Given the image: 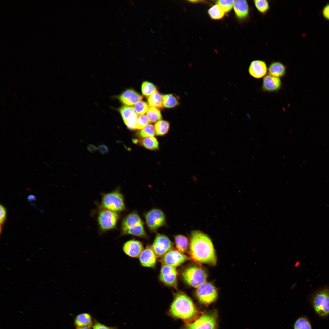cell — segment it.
Wrapping results in <instances>:
<instances>
[{
    "mask_svg": "<svg viewBox=\"0 0 329 329\" xmlns=\"http://www.w3.org/2000/svg\"><path fill=\"white\" fill-rule=\"evenodd\" d=\"M0 233H1L3 225L6 218L7 211L6 208L2 205H0Z\"/></svg>",
    "mask_w": 329,
    "mask_h": 329,
    "instance_id": "8d00e7d4",
    "label": "cell"
},
{
    "mask_svg": "<svg viewBox=\"0 0 329 329\" xmlns=\"http://www.w3.org/2000/svg\"><path fill=\"white\" fill-rule=\"evenodd\" d=\"M208 13L211 19L216 20L222 19L225 15L223 9L217 4L213 5L208 10Z\"/></svg>",
    "mask_w": 329,
    "mask_h": 329,
    "instance_id": "484cf974",
    "label": "cell"
},
{
    "mask_svg": "<svg viewBox=\"0 0 329 329\" xmlns=\"http://www.w3.org/2000/svg\"><path fill=\"white\" fill-rule=\"evenodd\" d=\"M146 224L152 230H155L162 226L165 222L164 213L161 210L154 209L148 212L146 215Z\"/></svg>",
    "mask_w": 329,
    "mask_h": 329,
    "instance_id": "4fadbf2b",
    "label": "cell"
},
{
    "mask_svg": "<svg viewBox=\"0 0 329 329\" xmlns=\"http://www.w3.org/2000/svg\"><path fill=\"white\" fill-rule=\"evenodd\" d=\"M234 1L232 0H219L216 1V3L221 8L225 13H226L229 12L232 9Z\"/></svg>",
    "mask_w": 329,
    "mask_h": 329,
    "instance_id": "e575fe53",
    "label": "cell"
},
{
    "mask_svg": "<svg viewBox=\"0 0 329 329\" xmlns=\"http://www.w3.org/2000/svg\"><path fill=\"white\" fill-rule=\"evenodd\" d=\"M280 78L269 75L265 76L263 80V90L268 92H276L280 90L282 86Z\"/></svg>",
    "mask_w": 329,
    "mask_h": 329,
    "instance_id": "ffe728a7",
    "label": "cell"
},
{
    "mask_svg": "<svg viewBox=\"0 0 329 329\" xmlns=\"http://www.w3.org/2000/svg\"><path fill=\"white\" fill-rule=\"evenodd\" d=\"M76 329H91V327H76Z\"/></svg>",
    "mask_w": 329,
    "mask_h": 329,
    "instance_id": "7bdbcfd3",
    "label": "cell"
},
{
    "mask_svg": "<svg viewBox=\"0 0 329 329\" xmlns=\"http://www.w3.org/2000/svg\"><path fill=\"white\" fill-rule=\"evenodd\" d=\"M184 281L190 286L198 288L206 282L207 274L202 268L192 266L186 269L182 273Z\"/></svg>",
    "mask_w": 329,
    "mask_h": 329,
    "instance_id": "52a82bcc",
    "label": "cell"
},
{
    "mask_svg": "<svg viewBox=\"0 0 329 329\" xmlns=\"http://www.w3.org/2000/svg\"><path fill=\"white\" fill-rule=\"evenodd\" d=\"M100 207L117 212L124 210V197L119 189L102 193Z\"/></svg>",
    "mask_w": 329,
    "mask_h": 329,
    "instance_id": "5b68a950",
    "label": "cell"
},
{
    "mask_svg": "<svg viewBox=\"0 0 329 329\" xmlns=\"http://www.w3.org/2000/svg\"><path fill=\"white\" fill-rule=\"evenodd\" d=\"M87 149L89 151L92 152H94L97 150V148L94 145L92 144L88 145L87 147Z\"/></svg>",
    "mask_w": 329,
    "mask_h": 329,
    "instance_id": "60d3db41",
    "label": "cell"
},
{
    "mask_svg": "<svg viewBox=\"0 0 329 329\" xmlns=\"http://www.w3.org/2000/svg\"><path fill=\"white\" fill-rule=\"evenodd\" d=\"M189 258L177 250L171 249L163 256L160 261L162 264L175 267L178 266Z\"/></svg>",
    "mask_w": 329,
    "mask_h": 329,
    "instance_id": "7c38bea8",
    "label": "cell"
},
{
    "mask_svg": "<svg viewBox=\"0 0 329 329\" xmlns=\"http://www.w3.org/2000/svg\"><path fill=\"white\" fill-rule=\"evenodd\" d=\"M146 116L151 123L157 122L161 120L162 116L160 110L157 108L151 107L147 113Z\"/></svg>",
    "mask_w": 329,
    "mask_h": 329,
    "instance_id": "f546056e",
    "label": "cell"
},
{
    "mask_svg": "<svg viewBox=\"0 0 329 329\" xmlns=\"http://www.w3.org/2000/svg\"><path fill=\"white\" fill-rule=\"evenodd\" d=\"M155 134L154 126L149 124L141 130L138 134L141 138L154 136Z\"/></svg>",
    "mask_w": 329,
    "mask_h": 329,
    "instance_id": "d6a6232c",
    "label": "cell"
},
{
    "mask_svg": "<svg viewBox=\"0 0 329 329\" xmlns=\"http://www.w3.org/2000/svg\"><path fill=\"white\" fill-rule=\"evenodd\" d=\"M177 274L178 273L175 267L162 264L159 278L165 285L177 289Z\"/></svg>",
    "mask_w": 329,
    "mask_h": 329,
    "instance_id": "30bf717a",
    "label": "cell"
},
{
    "mask_svg": "<svg viewBox=\"0 0 329 329\" xmlns=\"http://www.w3.org/2000/svg\"><path fill=\"white\" fill-rule=\"evenodd\" d=\"M233 9L235 16L240 22H244L249 19L251 14V9L247 1H235Z\"/></svg>",
    "mask_w": 329,
    "mask_h": 329,
    "instance_id": "9a60e30c",
    "label": "cell"
},
{
    "mask_svg": "<svg viewBox=\"0 0 329 329\" xmlns=\"http://www.w3.org/2000/svg\"><path fill=\"white\" fill-rule=\"evenodd\" d=\"M133 108L136 113L139 115H143L147 112L149 109L148 104L142 101L135 104Z\"/></svg>",
    "mask_w": 329,
    "mask_h": 329,
    "instance_id": "836d02e7",
    "label": "cell"
},
{
    "mask_svg": "<svg viewBox=\"0 0 329 329\" xmlns=\"http://www.w3.org/2000/svg\"><path fill=\"white\" fill-rule=\"evenodd\" d=\"M118 110L127 128L130 130L136 129L138 115L133 108L122 106L119 108Z\"/></svg>",
    "mask_w": 329,
    "mask_h": 329,
    "instance_id": "5bb4252c",
    "label": "cell"
},
{
    "mask_svg": "<svg viewBox=\"0 0 329 329\" xmlns=\"http://www.w3.org/2000/svg\"><path fill=\"white\" fill-rule=\"evenodd\" d=\"M163 104L166 108H173L180 104L179 99L172 94H165L163 96Z\"/></svg>",
    "mask_w": 329,
    "mask_h": 329,
    "instance_id": "cb8c5ba5",
    "label": "cell"
},
{
    "mask_svg": "<svg viewBox=\"0 0 329 329\" xmlns=\"http://www.w3.org/2000/svg\"><path fill=\"white\" fill-rule=\"evenodd\" d=\"M217 315L215 312L202 314L194 322L186 325L183 329H216Z\"/></svg>",
    "mask_w": 329,
    "mask_h": 329,
    "instance_id": "ba28073f",
    "label": "cell"
},
{
    "mask_svg": "<svg viewBox=\"0 0 329 329\" xmlns=\"http://www.w3.org/2000/svg\"><path fill=\"white\" fill-rule=\"evenodd\" d=\"M286 68L285 65L279 61H273L269 65L268 68L269 75L278 77L285 76Z\"/></svg>",
    "mask_w": 329,
    "mask_h": 329,
    "instance_id": "44dd1931",
    "label": "cell"
},
{
    "mask_svg": "<svg viewBox=\"0 0 329 329\" xmlns=\"http://www.w3.org/2000/svg\"><path fill=\"white\" fill-rule=\"evenodd\" d=\"M310 302L316 314L325 318L329 315V288L316 291L312 295Z\"/></svg>",
    "mask_w": 329,
    "mask_h": 329,
    "instance_id": "277c9868",
    "label": "cell"
},
{
    "mask_svg": "<svg viewBox=\"0 0 329 329\" xmlns=\"http://www.w3.org/2000/svg\"><path fill=\"white\" fill-rule=\"evenodd\" d=\"M157 257L152 246H148L143 250L140 254L139 260L143 266L153 267L156 265Z\"/></svg>",
    "mask_w": 329,
    "mask_h": 329,
    "instance_id": "d6986e66",
    "label": "cell"
},
{
    "mask_svg": "<svg viewBox=\"0 0 329 329\" xmlns=\"http://www.w3.org/2000/svg\"><path fill=\"white\" fill-rule=\"evenodd\" d=\"M163 96L157 91L155 92L148 97L147 101L148 104L151 107L158 108H162L163 107Z\"/></svg>",
    "mask_w": 329,
    "mask_h": 329,
    "instance_id": "d4e9b609",
    "label": "cell"
},
{
    "mask_svg": "<svg viewBox=\"0 0 329 329\" xmlns=\"http://www.w3.org/2000/svg\"><path fill=\"white\" fill-rule=\"evenodd\" d=\"M189 254L191 258L197 262L213 265L216 263V254L211 240L200 231L195 230L192 233Z\"/></svg>",
    "mask_w": 329,
    "mask_h": 329,
    "instance_id": "6da1fadb",
    "label": "cell"
},
{
    "mask_svg": "<svg viewBox=\"0 0 329 329\" xmlns=\"http://www.w3.org/2000/svg\"><path fill=\"white\" fill-rule=\"evenodd\" d=\"M115 97L122 104L130 106L135 105L143 99L140 94L132 89L124 90Z\"/></svg>",
    "mask_w": 329,
    "mask_h": 329,
    "instance_id": "2e32d148",
    "label": "cell"
},
{
    "mask_svg": "<svg viewBox=\"0 0 329 329\" xmlns=\"http://www.w3.org/2000/svg\"><path fill=\"white\" fill-rule=\"evenodd\" d=\"M172 243L167 236L157 234L152 247L157 257H160L172 249Z\"/></svg>",
    "mask_w": 329,
    "mask_h": 329,
    "instance_id": "8fae6325",
    "label": "cell"
},
{
    "mask_svg": "<svg viewBox=\"0 0 329 329\" xmlns=\"http://www.w3.org/2000/svg\"><path fill=\"white\" fill-rule=\"evenodd\" d=\"M97 148L100 153L103 154L108 153L109 151V149L107 146L104 144L99 145Z\"/></svg>",
    "mask_w": 329,
    "mask_h": 329,
    "instance_id": "f35d334b",
    "label": "cell"
},
{
    "mask_svg": "<svg viewBox=\"0 0 329 329\" xmlns=\"http://www.w3.org/2000/svg\"><path fill=\"white\" fill-rule=\"evenodd\" d=\"M74 324L76 327L93 326L92 319L88 313H83L77 315L74 319Z\"/></svg>",
    "mask_w": 329,
    "mask_h": 329,
    "instance_id": "7402d4cb",
    "label": "cell"
},
{
    "mask_svg": "<svg viewBox=\"0 0 329 329\" xmlns=\"http://www.w3.org/2000/svg\"><path fill=\"white\" fill-rule=\"evenodd\" d=\"M322 14L326 19L329 20V4L324 7L322 10Z\"/></svg>",
    "mask_w": 329,
    "mask_h": 329,
    "instance_id": "ab89813d",
    "label": "cell"
},
{
    "mask_svg": "<svg viewBox=\"0 0 329 329\" xmlns=\"http://www.w3.org/2000/svg\"><path fill=\"white\" fill-rule=\"evenodd\" d=\"M174 239L177 250L182 253L187 251L188 241L186 237L182 235H178L175 236Z\"/></svg>",
    "mask_w": 329,
    "mask_h": 329,
    "instance_id": "4316f807",
    "label": "cell"
},
{
    "mask_svg": "<svg viewBox=\"0 0 329 329\" xmlns=\"http://www.w3.org/2000/svg\"><path fill=\"white\" fill-rule=\"evenodd\" d=\"M254 6L258 12L262 15H265L270 9L269 1L267 0L253 1Z\"/></svg>",
    "mask_w": 329,
    "mask_h": 329,
    "instance_id": "4dcf8cb0",
    "label": "cell"
},
{
    "mask_svg": "<svg viewBox=\"0 0 329 329\" xmlns=\"http://www.w3.org/2000/svg\"><path fill=\"white\" fill-rule=\"evenodd\" d=\"M127 235L143 238L147 237L142 220L135 212L129 214L122 220L121 226V235Z\"/></svg>",
    "mask_w": 329,
    "mask_h": 329,
    "instance_id": "3957f363",
    "label": "cell"
},
{
    "mask_svg": "<svg viewBox=\"0 0 329 329\" xmlns=\"http://www.w3.org/2000/svg\"><path fill=\"white\" fill-rule=\"evenodd\" d=\"M141 91L142 94L145 97H149L157 91L156 86L153 83L145 81L141 85Z\"/></svg>",
    "mask_w": 329,
    "mask_h": 329,
    "instance_id": "1f68e13d",
    "label": "cell"
},
{
    "mask_svg": "<svg viewBox=\"0 0 329 329\" xmlns=\"http://www.w3.org/2000/svg\"><path fill=\"white\" fill-rule=\"evenodd\" d=\"M149 122L145 115H141L138 116L136 129H141L148 124Z\"/></svg>",
    "mask_w": 329,
    "mask_h": 329,
    "instance_id": "d590c367",
    "label": "cell"
},
{
    "mask_svg": "<svg viewBox=\"0 0 329 329\" xmlns=\"http://www.w3.org/2000/svg\"><path fill=\"white\" fill-rule=\"evenodd\" d=\"M170 127V124L168 121L161 120L155 124L154 126L155 134L157 136H162L167 133Z\"/></svg>",
    "mask_w": 329,
    "mask_h": 329,
    "instance_id": "83f0119b",
    "label": "cell"
},
{
    "mask_svg": "<svg viewBox=\"0 0 329 329\" xmlns=\"http://www.w3.org/2000/svg\"><path fill=\"white\" fill-rule=\"evenodd\" d=\"M129 2H130V3L132 4V5H134V4H133V2L132 1H129Z\"/></svg>",
    "mask_w": 329,
    "mask_h": 329,
    "instance_id": "ee69618b",
    "label": "cell"
},
{
    "mask_svg": "<svg viewBox=\"0 0 329 329\" xmlns=\"http://www.w3.org/2000/svg\"><path fill=\"white\" fill-rule=\"evenodd\" d=\"M123 250L127 256L132 257L139 256L143 250L142 244L140 241L131 240L126 242L123 246Z\"/></svg>",
    "mask_w": 329,
    "mask_h": 329,
    "instance_id": "ac0fdd59",
    "label": "cell"
},
{
    "mask_svg": "<svg viewBox=\"0 0 329 329\" xmlns=\"http://www.w3.org/2000/svg\"><path fill=\"white\" fill-rule=\"evenodd\" d=\"M140 144L145 148L150 150H156L158 149L159 143L156 138L154 136L141 138Z\"/></svg>",
    "mask_w": 329,
    "mask_h": 329,
    "instance_id": "603a6c76",
    "label": "cell"
},
{
    "mask_svg": "<svg viewBox=\"0 0 329 329\" xmlns=\"http://www.w3.org/2000/svg\"><path fill=\"white\" fill-rule=\"evenodd\" d=\"M169 313L174 317L189 321L196 318L198 311L191 299L180 292L175 294Z\"/></svg>",
    "mask_w": 329,
    "mask_h": 329,
    "instance_id": "7a4b0ae2",
    "label": "cell"
},
{
    "mask_svg": "<svg viewBox=\"0 0 329 329\" xmlns=\"http://www.w3.org/2000/svg\"><path fill=\"white\" fill-rule=\"evenodd\" d=\"M293 327V329H312L310 321L305 316L298 317L295 321Z\"/></svg>",
    "mask_w": 329,
    "mask_h": 329,
    "instance_id": "f1b7e54d",
    "label": "cell"
},
{
    "mask_svg": "<svg viewBox=\"0 0 329 329\" xmlns=\"http://www.w3.org/2000/svg\"><path fill=\"white\" fill-rule=\"evenodd\" d=\"M268 71L267 65L264 61L261 60H255L250 63L248 69L250 75L256 79H260L264 77Z\"/></svg>",
    "mask_w": 329,
    "mask_h": 329,
    "instance_id": "e0dca14e",
    "label": "cell"
},
{
    "mask_svg": "<svg viewBox=\"0 0 329 329\" xmlns=\"http://www.w3.org/2000/svg\"><path fill=\"white\" fill-rule=\"evenodd\" d=\"M93 329H116L115 327H109L95 321L94 323Z\"/></svg>",
    "mask_w": 329,
    "mask_h": 329,
    "instance_id": "74e56055",
    "label": "cell"
},
{
    "mask_svg": "<svg viewBox=\"0 0 329 329\" xmlns=\"http://www.w3.org/2000/svg\"><path fill=\"white\" fill-rule=\"evenodd\" d=\"M119 218L118 212L100 207L97 217L100 232H105L115 229Z\"/></svg>",
    "mask_w": 329,
    "mask_h": 329,
    "instance_id": "8992f818",
    "label": "cell"
},
{
    "mask_svg": "<svg viewBox=\"0 0 329 329\" xmlns=\"http://www.w3.org/2000/svg\"><path fill=\"white\" fill-rule=\"evenodd\" d=\"M196 295L200 302L208 305L215 300L218 294L214 286L210 283L206 282L197 288Z\"/></svg>",
    "mask_w": 329,
    "mask_h": 329,
    "instance_id": "9c48e42d",
    "label": "cell"
},
{
    "mask_svg": "<svg viewBox=\"0 0 329 329\" xmlns=\"http://www.w3.org/2000/svg\"><path fill=\"white\" fill-rule=\"evenodd\" d=\"M28 199L29 201L34 200L35 199V197L33 195H30L28 196Z\"/></svg>",
    "mask_w": 329,
    "mask_h": 329,
    "instance_id": "b9f144b4",
    "label": "cell"
}]
</instances>
